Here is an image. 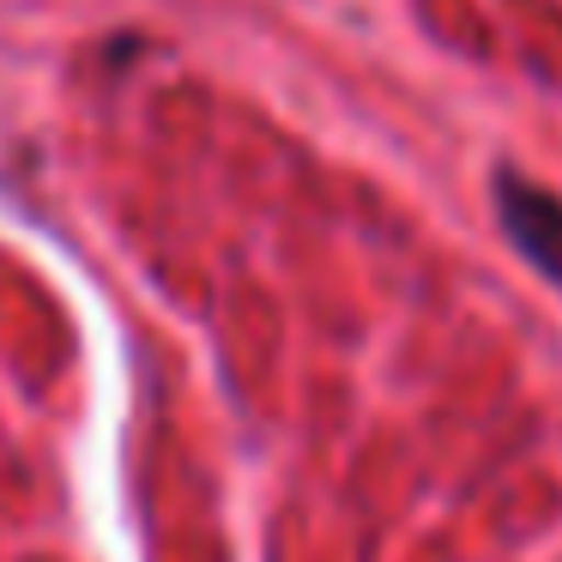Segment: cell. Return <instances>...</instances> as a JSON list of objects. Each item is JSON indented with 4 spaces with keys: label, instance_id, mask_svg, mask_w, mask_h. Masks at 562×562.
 <instances>
[{
    "label": "cell",
    "instance_id": "cell-1",
    "mask_svg": "<svg viewBox=\"0 0 562 562\" xmlns=\"http://www.w3.org/2000/svg\"><path fill=\"white\" fill-rule=\"evenodd\" d=\"M496 212L508 243L562 291V200L550 188L526 182L520 170H496Z\"/></svg>",
    "mask_w": 562,
    "mask_h": 562
}]
</instances>
